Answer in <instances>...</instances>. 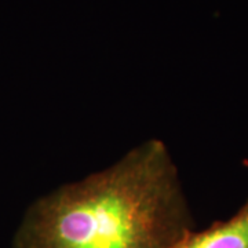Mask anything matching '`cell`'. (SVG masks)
Instances as JSON below:
<instances>
[{
    "mask_svg": "<svg viewBox=\"0 0 248 248\" xmlns=\"http://www.w3.org/2000/svg\"><path fill=\"white\" fill-rule=\"evenodd\" d=\"M193 231L177 166L149 140L29 207L14 248H174Z\"/></svg>",
    "mask_w": 248,
    "mask_h": 248,
    "instance_id": "1",
    "label": "cell"
},
{
    "mask_svg": "<svg viewBox=\"0 0 248 248\" xmlns=\"http://www.w3.org/2000/svg\"><path fill=\"white\" fill-rule=\"evenodd\" d=\"M174 248H248V200L231 219L192 231Z\"/></svg>",
    "mask_w": 248,
    "mask_h": 248,
    "instance_id": "2",
    "label": "cell"
}]
</instances>
